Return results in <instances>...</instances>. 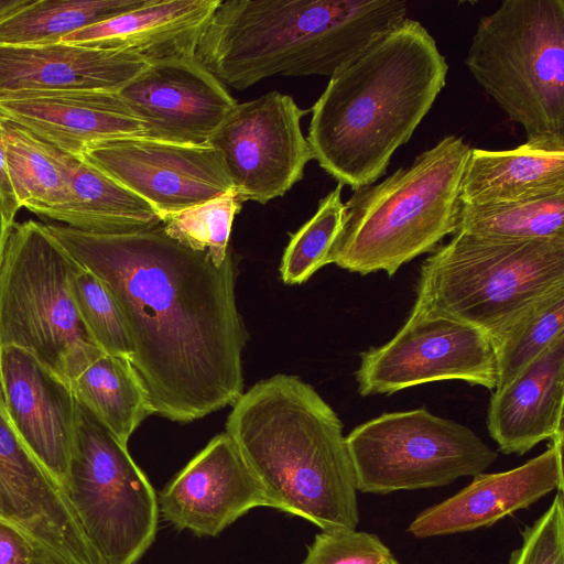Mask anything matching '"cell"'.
<instances>
[{
    "label": "cell",
    "mask_w": 564,
    "mask_h": 564,
    "mask_svg": "<svg viewBox=\"0 0 564 564\" xmlns=\"http://www.w3.org/2000/svg\"><path fill=\"white\" fill-rule=\"evenodd\" d=\"M163 520L198 536H216L267 495L231 437L216 435L158 495Z\"/></svg>",
    "instance_id": "e0dca14e"
},
{
    "label": "cell",
    "mask_w": 564,
    "mask_h": 564,
    "mask_svg": "<svg viewBox=\"0 0 564 564\" xmlns=\"http://www.w3.org/2000/svg\"><path fill=\"white\" fill-rule=\"evenodd\" d=\"M381 564H400L393 556Z\"/></svg>",
    "instance_id": "f35d334b"
},
{
    "label": "cell",
    "mask_w": 564,
    "mask_h": 564,
    "mask_svg": "<svg viewBox=\"0 0 564 564\" xmlns=\"http://www.w3.org/2000/svg\"><path fill=\"white\" fill-rule=\"evenodd\" d=\"M82 155L147 202L160 218L235 192L220 155L208 143L134 135L93 144Z\"/></svg>",
    "instance_id": "4fadbf2b"
},
{
    "label": "cell",
    "mask_w": 564,
    "mask_h": 564,
    "mask_svg": "<svg viewBox=\"0 0 564 564\" xmlns=\"http://www.w3.org/2000/svg\"><path fill=\"white\" fill-rule=\"evenodd\" d=\"M408 11L404 0H220L195 56L237 90L275 75L330 77Z\"/></svg>",
    "instance_id": "277c9868"
},
{
    "label": "cell",
    "mask_w": 564,
    "mask_h": 564,
    "mask_svg": "<svg viewBox=\"0 0 564 564\" xmlns=\"http://www.w3.org/2000/svg\"><path fill=\"white\" fill-rule=\"evenodd\" d=\"M563 334L564 286H561L525 310L492 341L498 371L495 390L507 387Z\"/></svg>",
    "instance_id": "f1b7e54d"
},
{
    "label": "cell",
    "mask_w": 564,
    "mask_h": 564,
    "mask_svg": "<svg viewBox=\"0 0 564 564\" xmlns=\"http://www.w3.org/2000/svg\"><path fill=\"white\" fill-rule=\"evenodd\" d=\"M455 223V232L480 237L564 238V189L487 205L458 202Z\"/></svg>",
    "instance_id": "4316f807"
},
{
    "label": "cell",
    "mask_w": 564,
    "mask_h": 564,
    "mask_svg": "<svg viewBox=\"0 0 564 564\" xmlns=\"http://www.w3.org/2000/svg\"><path fill=\"white\" fill-rule=\"evenodd\" d=\"M11 227L12 226L7 223L2 209L0 207V263L4 253Z\"/></svg>",
    "instance_id": "74e56055"
},
{
    "label": "cell",
    "mask_w": 564,
    "mask_h": 564,
    "mask_svg": "<svg viewBox=\"0 0 564 564\" xmlns=\"http://www.w3.org/2000/svg\"><path fill=\"white\" fill-rule=\"evenodd\" d=\"M241 208L235 192L161 218L163 231L181 245L208 254L216 267L226 260L234 218Z\"/></svg>",
    "instance_id": "1f68e13d"
},
{
    "label": "cell",
    "mask_w": 564,
    "mask_h": 564,
    "mask_svg": "<svg viewBox=\"0 0 564 564\" xmlns=\"http://www.w3.org/2000/svg\"><path fill=\"white\" fill-rule=\"evenodd\" d=\"M471 148L447 135L378 184L354 191L329 263L392 276L455 232L459 185Z\"/></svg>",
    "instance_id": "5b68a950"
},
{
    "label": "cell",
    "mask_w": 564,
    "mask_h": 564,
    "mask_svg": "<svg viewBox=\"0 0 564 564\" xmlns=\"http://www.w3.org/2000/svg\"><path fill=\"white\" fill-rule=\"evenodd\" d=\"M69 285L78 316L91 341L104 354L131 360L133 349L122 314L105 283L76 261Z\"/></svg>",
    "instance_id": "4dcf8cb0"
},
{
    "label": "cell",
    "mask_w": 564,
    "mask_h": 564,
    "mask_svg": "<svg viewBox=\"0 0 564 564\" xmlns=\"http://www.w3.org/2000/svg\"><path fill=\"white\" fill-rule=\"evenodd\" d=\"M226 433L270 508L322 531L356 530L358 490L343 423L312 386L289 375L257 382L232 404Z\"/></svg>",
    "instance_id": "3957f363"
},
{
    "label": "cell",
    "mask_w": 564,
    "mask_h": 564,
    "mask_svg": "<svg viewBox=\"0 0 564 564\" xmlns=\"http://www.w3.org/2000/svg\"><path fill=\"white\" fill-rule=\"evenodd\" d=\"M46 226L116 300L153 414L187 423L240 398L247 333L230 251L216 267L161 225L121 235Z\"/></svg>",
    "instance_id": "6da1fadb"
},
{
    "label": "cell",
    "mask_w": 564,
    "mask_h": 564,
    "mask_svg": "<svg viewBox=\"0 0 564 564\" xmlns=\"http://www.w3.org/2000/svg\"><path fill=\"white\" fill-rule=\"evenodd\" d=\"M0 564L42 563L20 533L0 522Z\"/></svg>",
    "instance_id": "e575fe53"
},
{
    "label": "cell",
    "mask_w": 564,
    "mask_h": 564,
    "mask_svg": "<svg viewBox=\"0 0 564 564\" xmlns=\"http://www.w3.org/2000/svg\"><path fill=\"white\" fill-rule=\"evenodd\" d=\"M148 0H32L0 22V46H37L134 10Z\"/></svg>",
    "instance_id": "484cf974"
},
{
    "label": "cell",
    "mask_w": 564,
    "mask_h": 564,
    "mask_svg": "<svg viewBox=\"0 0 564 564\" xmlns=\"http://www.w3.org/2000/svg\"><path fill=\"white\" fill-rule=\"evenodd\" d=\"M465 65L527 139L564 135V0L501 2L479 19Z\"/></svg>",
    "instance_id": "52a82bcc"
},
{
    "label": "cell",
    "mask_w": 564,
    "mask_h": 564,
    "mask_svg": "<svg viewBox=\"0 0 564 564\" xmlns=\"http://www.w3.org/2000/svg\"><path fill=\"white\" fill-rule=\"evenodd\" d=\"M507 564H564V500L556 491L550 507L522 532Z\"/></svg>",
    "instance_id": "836d02e7"
},
{
    "label": "cell",
    "mask_w": 564,
    "mask_h": 564,
    "mask_svg": "<svg viewBox=\"0 0 564 564\" xmlns=\"http://www.w3.org/2000/svg\"><path fill=\"white\" fill-rule=\"evenodd\" d=\"M69 387L76 401L126 445L141 422L153 414L144 383L126 357L101 354Z\"/></svg>",
    "instance_id": "d4e9b609"
},
{
    "label": "cell",
    "mask_w": 564,
    "mask_h": 564,
    "mask_svg": "<svg viewBox=\"0 0 564 564\" xmlns=\"http://www.w3.org/2000/svg\"><path fill=\"white\" fill-rule=\"evenodd\" d=\"M564 189V135H540L508 150L471 149L458 199L510 202Z\"/></svg>",
    "instance_id": "603a6c76"
},
{
    "label": "cell",
    "mask_w": 564,
    "mask_h": 564,
    "mask_svg": "<svg viewBox=\"0 0 564 564\" xmlns=\"http://www.w3.org/2000/svg\"><path fill=\"white\" fill-rule=\"evenodd\" d=\"M435 39L405 18L376 35L329 77L312 107L313 159L352 191L375 184L446 85Z\"/></svg>",
    "instance_id": "7a4b0ae2"
},
{
    "label": "cell",
    "mask_w": 564,
    "mask_h": 564,
    "mask_svg": "<svg viewBox=\"0 0 564 564\" xmlns=\"http://www.w3.org/2000/svg\"><path fill=\"white\" fill-rule=\"evenodd\" d=\"M0 207L3 216L9 225H13L15 216L20 210L19 203L14 195L11 181L9 177L6 143L2 130V121L0 119Z\"/></svg>",
    "instance_id": "d590c367"
},
{
    "label": "cell",
    "mask_w": 564,
    "mask_h": 564,
    "mask_svg": "<svg viewBox=\"0 0 564 564\" xmlns=\"http://www.w3.org/2000/svg\"><path fill=\"white\" fill-rule=\"evenodd\" d=\"M67 178V194L59 206L41 218L91 234L121 235L161 225L156 212L83 155L61 150Z\"/></svg>",
    "instance_id": "cb8c5ba5"
},
{
    "label": "cell",
    "mask_w": 564,
    "mask_h": 564,
    "mask_svg": "<svg viewBox=\"0 0 564 564\" xmlns=\"http://www.w3.org/2000/svg\"><path fill=\"white\" fill-rule=\"evenodd\" d=\"M220 0H148L142 7L77 30L59 42L131 53L148 65L195 57Z\"/></svg>",
    "instance_id": "7402d4cb"
},
{
    "label": "cell",
    "mask_w": 564,
    "mask_h": 564,
    "mask_svg": "<svg viewBox=\"0 0 564 564\" xmlns=\"http://www.w3.org/2000/svg\"><path fill=\"white\" fill-rule=\"evenodd\" d=\"M147 66L131 53L82 44L0 46V94L119 91Z\"/></svg>",
    "instance_id": "ffe728a7"
},
{
    "label": "cell",
    "mask_w": 564,
    "mask_h": 564,
    "mask_svg": "<svg viewBox=\"0 0 564 564\" xmlns=\"http://www.w3.org/2000/svg\"><path fill=\"white\" fill-rule=\"evenodd\" d=\"M32 0H0V22L28 6Z\"/></svg>",
    "instance_id": "8d00e7d4"
},
{
    "label": "cell",
    "mask_w": 564,
    "mask_h": 564,
    "mask_svg": "<svg viewBox=\"0 0 564 564\" xmlns=\"http://www.w3.org/2000/svg\"><path fill=\"white\" fill-rule=\"evenodd\" d=\"M391 557V551L376 534L321 531L307 546L302 564H381Z\"/></svg>",
    "instance_id": "d6a6232c"
},
{
    "label": "cell",
    "mask_w": 564,
    "mask_h": 564,
    "mask_svg": "<svg viewBox=\"0 0 564 564\" xmlns=\"http://www.w3.org/2000/svg\"><path fill=\"white\" fill-rule=\"evenodd\" d=\"M564 334L507 387L495 390L487 429L506 455H524L542 441L564 435Z\"/></svg>",
    "instance_id": "44dd1931"
},
{
    "label": "cell",
    "mask_w": 564,
    "mask_h": 564,
    "mask_svg": "<svg viewBox=\"0 0 564 564\" xmlns=\"http://www.w3.org/2000/svg\"><path fill=\"white\" fill-rule=\"evenodd\" d=\"M0 380L15 434L66 492L78 413L69 383L15 346L0 348Z\"/></svg>",
    "instance_id": "2e32d148"
},
{
    "label": "cell",
    "mask_w": 564,
    "mask_h": 564,
    "mask_svg": "<svg viewBox=\"0 0 564 564\" xmlns=\"http://www.w3.org/2000/svg\"><path fill=\"white\" fill-rule=\"evenodd\" d=\"M563 436L553 438L546 451L521 466L474 476L460 491L420 512L408 532L432 538L490 527L547 494L563 490Z\"/></svg>",
    "instance_id": "ac0fdd59"
},
{
    "label": "cell",
    "mask_w": 564,
    "mask_h": 564,
    "mask_svg": "<svg viewBox=\"0 0 564 564\" xmlns=\"http://www.w3.org/2000/svg\"><path fill=\"white\" fill-rule=\"evenodd\" d=\"M1 121L9 177L19 206L41 217L63 204L67 194L61 150L17 123Z\"/></svg>",
    "instance_id": "83f0119b"
},
{
    "label": "cell",
    "mask_w": 564,
    "mask_h": 564,
    "mask_svg": "<svg viewBox=\"0 0 564 564\" xmlns=\"http://www.w3.org/2000/svg\"><path fill=\"white\" fill-rule=\"evenodd\" d=\"M355 376L362 397L442 380L494 391L498 382L495 346L486 333L414 305L389 341L360 354Z\"/></svg>",
    "instance_id": "8fae6325"
},
{
    "label": "cell",
    "mask_w": 564,
    "mask_h": 564,
    "mask_svg": "<svg viewBox=\"0 0 564 564\" xmlns=\"http://www.w3.org/2000/svg\"><path fill=\"white\" fill-rule=\"evenodd\" d=\"M75 263L46 224L35 220L12 225L0 263V348L30 351L68 383L104 354L75 307Z\"/></svg>",
    "instance_id": "ba28073f"
},
{
    "label": "cell",
    "mask_w": 564,
    "mask_h": 564,
    "mask_svg": "<svg viewBox=\"0 0 564 564\" xmlns=\"http://www.w3.org/2000/svg\"><path fill=\"white\" fill-rule=\"evenodd\" d=\"M0 522L20 533L42 564H102L65 490L15 434L1 380Z\"/></svg>",
    "instance_id": "5bb4252c"
},
{
    "label": "cell",
    "mask_w": 564,
    "mask_h": 564,
    "mask_svg": "<svg viewBox=\"0 0 564 564\" xmlns=\"http://www.w3.org/2000/svg\"><path fill=\"white\" fill-rule=\"evenodd\" d=\"M307 110L279 91L237 104L208 140L241 203L267 204L303 178L313 159L301 120Z\"/></svg>",
    "instance_id": "7c38bea8"
},
{
    "label": "cell",
    "mask_w": 564,
    "mask_h": 564,
    "mask_svg": "<svg viewBox=\"0 0 564 564\" xmlns=\"http://www.w3.org/2000/svg\"><path fill=\"white\" fill-rule=\"evenodd\" d=\"M66 494L104 564H137L155 540L158 495L121 443L78 403Z\"/></svg>",
    "instance_id": "9c48e42d"
},
{
    "label": "cell",
    "mask_w": 564,
    "mask_h": 564,
    "mask_svg": "<svg viewBox=\"0 0 564 564\" xmlns=\"http://www.w3.org/2000/svg\"><path fill=\"white\" fill-rule=\"evenodd\" d=\"M564 286V238L509 240L455 232L422 262L414 306L474 326L494 341Z\"/></svg>",
    "instance_id": "8992f818"
},
{
    "label": "cell",
    "mask_w": 564,
    "mask_h": 564,
    "mask_svg": "<svg viewBox=\"0 0 564 564\" xmlns=\"http://www.w3.org/2000/svg\"><path fill=\"white\" fill-rule=\"evenodd\" d=\"M0 118L74 155L93 144L145 134L119 96L102 90H33L0 94Z\"/></svg>",
    "instance_id": "d6986e66"
},
{
    "label": "cell",
    "mask_w": 564,
    "mask_h": 564,
    "mask_svg": "<svg viewBox=\"0 0 564 564\" xmlns=\"http://www.w3.org/2000/svg\"><path fill=\"white\" fill-rule=\"evenodd\" d=\"M343 185L338 184L319 203L316 213L291 235L280 267L285 284L306 282L329 263V254L344 219Z\"/></svg>",
    "instance_id": "f546056e"
},
{
    "label": "cell",
    "mask_w": 564,
    "mask_h": 564,
    "mask_svg": "<svg viewBox=\"0 0 564 564\" xmlns=\"http://www.w3.org/2000/svg\"><path fill=\"white\" fill-rule=\"evenodd\" d=\"M118 94L144 137L194 145L207 144L238 104L196 56L150 64Z\"/></svg>",
    "instance_id": "9a60e30c"
},
{
    "label": "cell",
    "mask_w": 564,
    "mask_h": 564,
    "mask_svg": "<svg viewBox=\"0 0 564 564\" xmlns=\"http://www.w3.org/2000/svg\"><path fill=\"white\" fill-rule=\"evenodd\" d=\"M346 444L357 490L376 495L446 486L484 473L498 456L469 427L424 406L359 424Z\"/></svg>",
    "instance_id": "30bf717a"
}]
</instances>
